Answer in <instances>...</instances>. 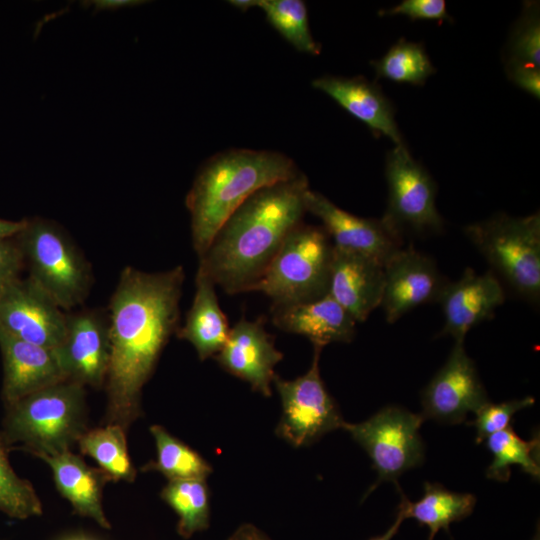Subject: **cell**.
I'll return each mask as SVG.
<instances>
[{"instance_id":"4dcf8cb0","label":"cell","mask_w":540,"mask_h":540,"mask_svg":"<svg viewBox=\"0 0 540 540\" xmlns=\"http://www.w3.org/2000/svg\"><path fill=\"white\" fill-rule=\"evenodd\" d=\"M8 452L0 433V512L18 520L42 515L43 506L36 490L14 471Z\"/></svg>"},{"instance_id":"cb8c5ba5","label":"cell","mask_w":540,"mask_h":540,"mask_svg":"<svg viewBox=\"0 0 540 540\" xmlns=\"http://www.w3.org/2000/svg\"><path fill=\"white\" fill-rule=\"evenodd\" d=\"M476 504V497L470 493H458L446 489L439 483H424V494L416 502L410 501L401 492L399 509L405 519L413 518L420 525L429 528L428 540H433L437 532L444 529L449 533L451 523L470 516Z\"/></svg>"},{"instance_id":"7402d4cb","label":"cell","mask_w":540,"mask_h":540,"mask_svg":"<svg viewBox=\"0 0 540 540\" xmlns=\"http://www.w3.org/2000/svg\"><path fill=\"white\" fill-rule=\"evenodd\" d=\"M41 460L50 467L57 491L69 501L75 514L111 529L102 504L104 487L111 481L105 472L88 465L71 450Z\"/></svg>"},{"instance_id":"836d02e7","label":"cell","mask_w":540,"mask_h":540,"mask_svg":"<svg viewBox=\"0 0 540 540\" xmlns=\"http://www.w3.org/2000/svg\"><path fill=\"white\" fill-rule=\"evenodd\" d=\"M380 15H405L414 20L451 21L444 0H403L396 6L382 10Z\"/></svg>"},{"instance_id":"30bf717a","label":"cell","mask_w":540,"mask_h":540,"mask_svg":"<svg viewBox=\"0 0 540 540\" xmlns=\"http://www.w3.org/2000/svg\"><path fill=\"white\" fill-rule=\"evenodd\" d=\"M385 177L388 201L381 219L395 234L402 238L405 233L442 231L444 220L436 207V183L406 146H395L387 153Z\"/></svg>"},{"instance_id":"e575fe53","label":"cell","mask_w":540,"mask_h":540,"mask_svg":"<svg viewBox=\"0 0 540 540\" xmlns=\"http://www.w3.org/2000/svg\"><path fill=\"white\" fill-rule=\"evenodd\" d=\"M25 266L21 245L16 236L0 241V295L20 277Z\"/></svg>"},{"instance_id":"f546056e","label":"cell","mask_w":540,"mask_h":540,"mask_svg":"<svg viewBox=\"0 0 540 540\" xmlns=\"http://www.w3.org/2000/svg\"><path fill=\"white\" fill-rule=\"evenodd\" d=\"M268 23L297 51L317 56L321 45L310 31L308 13L301 0H257Z\"/></svg>"},{"instance_id":"7bdbcfd3","label":"cell","mask_w":540,"mask_h":540,"mask_svg":"<svg viewBox=\"0 0 540 540\" xmlns=\"http://www.w3.org/2000/svg\"><path fill=\"white\" fill-rule=\"evenodd\" d=\"M531 540H540L539 526H537L536 533Z\"/></svg>"},{"instance_id":"f35d334b","label":"cell","mask_w":540,"mask_h":540,"mask_svg":"<svg viewBox=\"0 0 540 540\" xmlns=\"http://www.w3.org/2000/svg\"><path fill=\"white\" fill-rule=\"evenodd\" d=\"M26 224V219L11 221L0 219V241L19 234Z\"/></svg>"},{"instance_id":"4fadbf2b","label":"cell","mask_w":540,"mask_h":540,"mask_svg":"<svg viewBox=\"0 0 540 540\" xmlns=\"http://www.w3.org/2000/svg\"><path fill=\"white\" fill-rule=\"evenodd\" d=\"M54 351L67 380L103 387L110 359L108 318L95 309L66 315L65 337Z\"/></svg>"},{"instance_id":"1f68e13d","label":"cell","mask_w":540,"mask_h":540,"mask_svg":"<svg viewBox=\"0 0 540 540\" xmlns=\"http://www.w3.org/2000/svg\"><path fill=\"white\" fill-rule=\"evenodd\" d=\"M506 71L515 68L540 70L539 2L528 1L510 35L505 52Z\"/></svg>"},{"instance_id":"f1b7e54d","label":"cell","mask_w":540,"mask_h":540,"mask_svg":"<svg viewBox=\"0 0 540 540\" xmlns=\"http://www.w3.org/2000/svg\"><path fill=\"white\" fill-rule=\"evenodd\" d=\"M377 78L414 86L424 85L435 73L422 44L399 39L383 57L372 61Z\"/></svg>"},{"instance_id":"74e56055","label":"cell","mask_w":540,"mask_h":540,"mask_svg":"<svg viewBox=\"0 0 540 540\" xmlns=\"http://www.w3.org/2000/svg\"><path fill=\"white\" fill-rule=\"evenodd\" d=\"M95 10H116L120 8L137 6L144 1L139 0H97L92 1Z\"/></svg>"},{"instance_id":"e0dca14e","label":"cell","mask_w":540,"mask_h":540,"mask_svg":"<svg viewBox=\"0 0 540 540\" xmlns=\"http://www.w3.org/2000/svg\"><path fill=\"white\" fill-rule=\"evenodd\" d=\"M504 301V286L490 270L480 275L466 268L457 281L447 282L439 297L444 315L440 335L464 341L466 334L492 318Z\"/></svg>"},{"instance_id":"5b68a950","label":"cell","mask_w":540,"mask_h":540,"mask_svg":"<svg viewBox=\"0 0 540 540\" xmlns=\"http://www.w3.org/2000/svg\"><path fill=\"white\" fill-rule=\"evenodd\" d=\"M464 232L502 285L536 304L540 299V214L504 213L471 223Z\"/></svg>"},{"instance_id":"8992f818","label":"cell","mask_w":540,"mask_h":540,"mask_svg":"<svg viewBox=\"0 0 540 540\" xmlns=\"http://www.w3.org/2000/svg\"><path fill=\"white\" fill-rule=\"evenodd\" d=\"M334 246L322 226L302 223L285 239L247 292H261L271 307L294 305L328 294Z\"/></svg>"},{"instance_id":"7a4b0ae2","label":"cell","mask_w":540,"mask_h":540,"mask_svg":"<svg viewBox=\"0 0 540 540\" xmlns=\"http://www.w3.org/2000/svg\"><path fill=\"white\" fill-rule=\"evenodd\" d=\"M309 189L300 171L251 195L218 230L198 266L227 294L247 292L303 223Z\"/></svg>"},{"instance_id":"8d00e7d4","label":"cell","mask_w":540,"mask_h":540,"mask_svg":"<svg viewBox=\"0 0 540 540\" xmlns=\"http://www.w3.org/2000/svg\"><path fill=\"white\" fill-rule=\"evenodd\" d=\"M226 540H272L252 523L239 525Z\"/></svg>"},{"instance_id":"d590c367","label":"cell","mask_w":540,"mask_h":540,"mask_svg":"<svg viewBox=\"0 0 540 540\" xmlns=\"http://www.w3.org/2000/svg\"><path fill=\"white\" fill-rule=\"evenodd\" d=\"M510 80L533 97L540 98V70L515 68L507 71Z\"/></svg>"},{"instance_id":"2e32d148","label":"cell","mask_w":540,"mask_h":540,"mask_svg":"<svg viewBox=\"0 0 540 540\" xmlns=\"http://www.w3.org/2000/svg\"><path fill=\"white\" fill-rule=\"evenodd\" d=\"M265 320L241 318L232 328L226 342L214 356L222 369L247 382L253 391L265 397L272 395L274 368L283 359L275 347L274 337L265 329Z\"/></svg>"},{"instance_id":"9a60e30c","label":"cell","mask_w":540,"mask_h":540,"mask_svg":"<svg viewBox=\"0 0 540 540\" xmlns=\"http://www.w3.org/2000/svg\"><path fill=\"white\" fill-rule=\"evenodd\" d=\"M306 209L321 220L336 249L371 258L384 266L402 248V238L382 219L353 215L317 191L308 190Z\"/></svg>"},{"instance_id":"52a82bcc","label":"cell","mask_w":540,"mask_h":540,"mask_svg":"<svg viewBox=\"0 0 540 540\" xmlns=\"http://www.w3.org/2000/svg\"><path fill=\"white\" fill-rule=\"evenodd\" d=\"M30 275L62 310L84 302L92 285L90 265L67 233L55 222L26 219L16 235Z\"/></svg>"},{"instance_id":"83f0119b","label":"cell","mask_w":540,"mask_h":540,"mask_svg":"<svg viewBox=\"0 0 540 540\" xmlns=\"http://www.w3.org/2000/svg\"><path fill=\"white\" fill-rule=\"evenodd\" d=\"M486 447L492 453L493 460L486 470L488 478L508 481L510 466L518 465L523 472L539 480V436L538 433L529 441L519 437L512 426L487 437Z\"/></svg>"},{"instance_id":"60d3db41","label":"cell","mask_w":540,"mask_h":540,"mask_svg":"<svg viewBox=\"0 0 540 540\" xmlns=\"http://www.w3.org/2000/svg\"><path fill=\"white\" fill-rule=\"evenodd\" d=\"M229 4L241 11H247L250 8L257 7V0H231Z\"/></svg>"},{"instance_id":"ac0fdd59","label":"cell","mask_w":540,"mask_h":540,"mask_svg":"<svg viewBox=\"0 0 540 540\" xmlns=\"http://www.w3.org/2000/svg\"><path fill=\"white\" fill-rule=\"evenodd\" d=\"M5 407L38 390L67 380L52 349L17 339L0 330Z\"/></svg>"},{"instance_id":"603a6c76","label":"cell","mask_w":540,"mask_h":540,"mask_svg":"<svg viewBox=\"0 0 540 540\" xmlns=\"http://www.w3.org/2000/svg\"><path fill=\"white\" fill-rule=\"evenodd\" d=\"M215 287L206 272L198 266L193 302L185 323L176 332L179 339L188 341L194 347L201 361L214 357L220 351L231 328L219 305Z\"/></svg>"},{"instance_id":"9c48e42d","label":"cell","mask_w":540,"mask_h":540,"mask_svg":"<svg viewBox=\"0 0 540 540\" xmlns=\"http://www.w3.org/2000/svg\"><path fill=\"white\" fill-rule=\"evenodd\" d=\"M321 351L314 348L311 366L305 374L293 380L276 374L273 380L282 407L275 433L295 448L309 446L325 434L343 429L346 423L321 378Z\"/></svg>"},{"instance_id":"ab89813d","label":"cell","mask_w":540,"mask_h":540,"mask_svg":"<svg viewBox=\"0 0 540 540\" xmlns=\"http://www.w3.org/2000/svg\"><path fill=\"white\" fill-rule=\"evenodd\" d=\"M405 520L404 514L401 509L398 508L397 516L394 523L387 529L385 533L380 536L372 537L369 540H392L395 534L398 532L402 522Z\"/></svg>"},{"instance_id":"ba28073f","label":"cell","mask_w":540,"mask_h":540,"mask_svg":"<svg viewBox=\"0 0 540 540\" xmlns=\"http://www.w3.org/2000/svg\"><path fill=\"white\" fill-rule=\"evenodd\" d=\"M424 420L421 414L391 405L363 422L344 424L343 429L366 451L378 474L367 494L383 481L397 485L400 475L423 463L425 447L419 430Z\"/></svg>"},{"instance_id":"d6986e66","label":"cell","mask_w":540,"mask_h":540,"mask_svg":"<svg viewBox=\"0 0 540 540\" xmlns=\"http://www.w3.org/2000/svg\"><path fill=\"white\" fill-rule=\"evenodd\" d=\"M383 285L382 264L334 247L328 294L356 322H364L380 307Z\"/></svg>"},{"instance_id":"6da1fadb","label":"cell","mask_w":540,"mask_h":540,"mask_svg":"<svg viewBox=\"0 0 540 540\" xmlns=\"http://www.w3.org/2000/svg\"><path fill=\"white\" fill-rule=\"evenodd\" d=\"M184 279L181 265L157 273L122 270L109 303L105 424L128 431L142 416L143 387L179 328Z\"/></svg>"},{"instance_id":"ffe728a7","label":"cell","mask_w":540,"mask_h":540,"mask_svg":"<svg viewBox=\"0 0 540 540\" xmlns=\"http://www.w3.org/2000/svg\"><path fill=\"white\" fill-rule=\"evenodd\" d=\"M311 84L363 122L375 136L384 135L396 146H406L395 120L392 103L376 84L362 76L332 75L316 78Z\"/></svg>"},{"instance_id":"277c9868","label":"cell","mask_w":540,"mask_h":540,"mask_svg":"<svg viewBox=\"0 0 540 540\" xmlns=\"http://www.w3.org/2000/svg\"><path fill=\"white\" fill-rule=\"evenodd\" d=\"M5 411L0 433L8 450L40 459L70 451L88 430L85 387L70 380L29 394Z\"/></svg>"},{"instance_id":"4316f807","label":"cell","mask_w":540,"mask_h":540,"mask_svg":"<svg viewBox=\"0 0 540 540\" xmlns=\"http://www.w3.org/2000/svg\"><path fill=\"white\" fill-rule=\"evenodd\" d=\"M161 499L178 516L177 533L184 539L210 526V492L206 480L168 481L160 492Z\"/></svg>"},{"instance_id":"7c38bea8","label":"cell","mask_w":540,"mask_h":540,"mask_svg":"<svg viewBox=\"0 0 540 540\" xmlns=\"http://www.w3.org/2000/svg\"><path fill=\"white\" fill-rule=\"evenodd\" d=\"M64 310L32 279L19 278L0 295V330L48 349L65 337Z\"/></svg>"},{"instance_id":"44dd1931","label":"cell","mask_w":540,"mask_h":540,"mask_svg":"<svg viewBox=\"0 0 540 540\" xmlns=\"http://www.w3.org/2000/svg\"><path fill=\"white\" fill-rule=\"evenodd\" d=\"M272 322L278 329L306 337L314 348L331 343H350L356 321L329 294L309 302L271 307Z\"/></svg>"},{"instance_id":"d4e9b609","label":"cell","mask_w":540,"mask_h":540,"mask_svg":"<svg viewBox=\"0 0 540 540\" xmlns=\"http://www.w3.org/2000/svg\"><path fill=\"white\" fill-rule=\"evenodd\" d=\"M149 431L155 441L156 458L142 466V472L161 473L168 481L206 480L213 472L208 461L163 426L152 425Z\"/></svg>"},{"instance_id":"5bb4252c","label":"cell","mask_w":540,"mask_h":540,"mask_svg":"<svg viewBox=\"0 0 540 540\" xmlns=\"http://www.w3.org/2000/svg\"><path fill=\"white\" fill-rule=\"evenodd\" d=\"M383 268L380 307L390 324L420 305L438 302L449 281L430 256L412 247L400 248Z\"/></svg>"},{"instance_id":"d6a6232c","label":"cell","mask_w":540,"mask_h":540,"mask_svg":"<svg viewBox=\"0 0 540 540\" xmlns=\"http://www.w3.org/2000/svg\"><path fill=\"white\" fill-rule=\"evenodd\" d=\"M535 399L526 396L501 403L484 404L475 412V419L471 422L476 429V443L483 442L490 435L510 426L515 413L532 406Z\"/></svg>"},{"instance_id":"b9f144b4","label":"cell","mask_w":540,"mask_h":540,"mask_svg":"<svg viewBox=\"0 0 540 540\" xmlns=\"http://www.w3.org/2000/svg\"><path fill=\"white\" fill-rule=\"evenodd\" d=\"M64 540H92L88 537H85V536H72V537H69V538H66Z\"/></svg>"},{"instance_id":"8fae6325","label":"cell","mask_w":540,"mask_h":540,"mask_svg":"<svg viewBox=\"0 0 540 540\" xmlns=\"http://www.w3.org/2000/svg\"><path fill=\"white\" fill-rule=\"evenodd\" d=\"M487 402L486 389L464 341H455L445 364L421 393V415L440 423L460 424L468 413H475Z\"/></svg>"},{"instance_id":"484cf974","label":"cell","mask_w":540,"mask_h":540,"mask_svg":"<svg viewBox=\"0 0 540 540\" xmlns=\"http://www.w3.org/2000/svg\"><path fill=\"white\" fill-rule=\"evenodd\" d=\"M127 431L117 424L88 429L77 445L83 455L91 457L111 481L133 482L137 471L131 461Z\"/></svg>"},{"instance_id":"3957f363","label":"cell","mask_w":540,"mask_h":540,"mask_svg":"<svg viewBox=\"0 0 540 540\" xmlns=\"http://www.w3.org/2000/svg\"><path fill=\"white\" fill-rule=\"evenodd\" d=\"M299 172L292 158L272 150L229 149L209 158L186 196L192 245L198 258L251 195Z\"/></svg>"}]
</instances>
